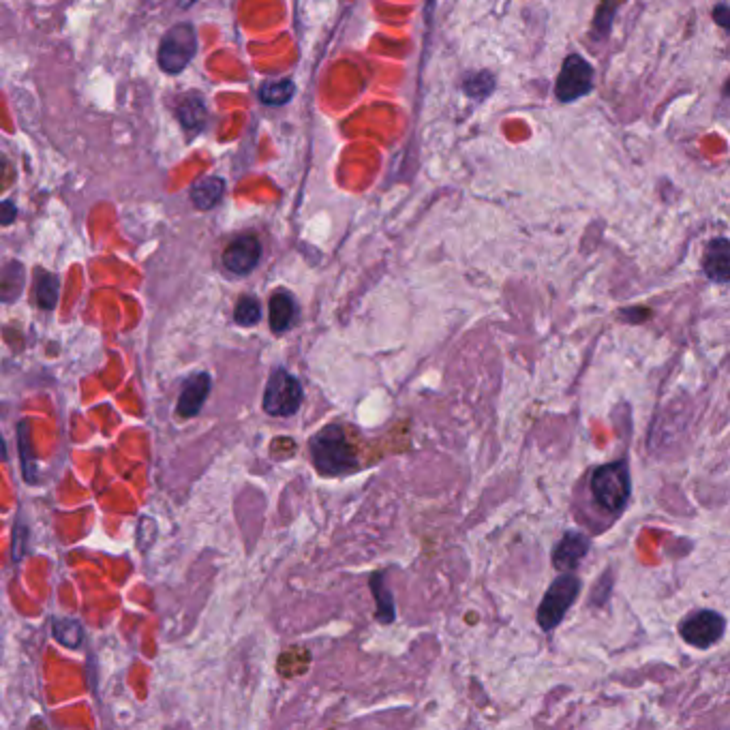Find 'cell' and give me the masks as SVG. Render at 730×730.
I'll return each instance as SVG.
<instances>
[{
  "mask_svg": "<svg viewBox=\"0 0 730 730\" xmlns=\"http://www.w3.org/2000/svg\"><path fill=\"white\" fill-rule=\"evenodd\" d=\"M677 630H679V636L690 647L707 651L711 647H716L724 638L726 619L718 611H711V608H701V611H694L686 619H683Z\"/></svg>",
  "mask_w": 730,
  "mask_h": 730,
  "instance_id": "obj_6",
  "label": "cell"
},
{
  "mask_svg": "<svg viewBox=\"0 0 730 730\" xmlns=\"http://www.w3.org/2000/svg\"><path fill=\"white\" fill-rule=\"evenodd\" d=\"M369 587L375 596V619L384 623V626H390V623L397 621V604H394L392 591L386 585L384 572L373 574L369 579Z\"/></svg>",
  "mask_w": 730,
  "mask_h": 730,
  "instance_id": "obj_13",
  "label": "cell"
},
{
  "mask_svg": "<svg viewBox=\"0 0 730 730\" xmlns=\"http://www.w3.org/2000/svg\"><path fill=\"white\" fill-rule=\"evenodd\" d=\"M581 589L583 583L576 574L564 572L561 576H557L551 587L546 589L544 598L538 606L536 621L542 632H553L564 623L572 604L581 596Z\"/></svg>",
  "mask_w": 730,
  "mask_h": 730,
  "instance_id": "obj_3",
  "label": "cell"
},
{
  "mask_svg": "<svg viewBox=\"0 0 730 730\" xmlns=\"http://www.w3.org/2000/svg\"><path fill=\"white\" fill-rule=\"evenodd\" d=\"M197 52V33L193 24H176L165 33L159 45V65L165 73H180Z\"/></svg>",
  "mask_w": 730,
  "mask_h": 730,
  "instance_id": "obj_5",
  "label": "cell"
},
{
  "mask_svg": "<svg viewBox=\"0 0 730 730\" xmlns=\"http://www.w3.org/2000/svg\"><path fill=\"white\" fill-rule=\"evenodd\" d=\"M713 18H716L718 20V24L720 26H728V7L726 5H720L716 11H713Z\"/></svg>",
  "mask_w": 730,
  "mask_h": 730,
  "instance_id": "obj_26",
  "label": "cell"
},
{
  "mask_svg": "<svg viewBox=\"0 0 730 730\" xmlns=\"http://www.w3.org/2000/svg\"><path fill=\"white\" fill-rule=\"evenodd\" d=\"M465 88H467V93L469 95H478V90H482V97L484 95H489L491 93V90H493V78H491V75L489 73H476V75H471V78H469V82L465 84Z\"/></svg>",
  "mask_w": 730,
  "mask_h": 730,
  "instance_id": "obj_22",
  "label": "cell"
},
{
  "mask_svg": "<svg viewBox=\"0 0 730 730\" xmlns=\"http://www.w3.org/2000/svg\"><path fill=\"white\" fill-rule=\"evenodd\" d=\"M18 217V208H15L13 202H0V225H11Z\"/></svg>",
  "mask_w": 730,
  "mask_h": 730,
  "instance_id": "obj_23",
  "label": "cell"
},
{
  "mask_svg": "<svg viewBox=\"0 0 730 730\" xmlns=\"http://www.w3.org/2000/svg\"><path fill=\"white\" fill-rule=\"evenodd\" d=\"M309 452L322 476H347L360 467L354 441L339 422H330L319 429L309 441Z\"/></svg>",
  "mask_w": 730,
  "mask_h": 730,
  "instance_id": "obj_2",
  "label": "cell"
},
{
  "mask_svg": "<svg viewBox=\"0 0 730 730\" xmlns=\"http://www.w3.org/2000/svg\"><path fill=\"white\" fill-rule=\"evenodd\" d=\"M18 446H20V454H22V469H24V478L26 482H35V456H33V446H30V424L24 420L20 422L18 427Z\"/></svg>",
  "mask_w": 730,
  "mask_h": 730,
  "instance_id": "obj_20",
  "label": "cell"
},
{
  "mask_svg": "<svg viewBox=\"0 0 730 730\" xmlns=\"http://www.w3.org/2000/svg\"><path fill=\"white\" fill-rule=\"evenodd\" d=\"M24 287V268L18 262H11L0 268V300L13 302L22 294Z\"/></svg>",
  "mask_w": 730,
  "mask_h": 730,
  "instance_id": "obj_17",
  "label": "cell"
},
{
  "mask_svg": "<svg viewBox=\"0 0 730 730\" xmlns=\"http://www.w3.org/2000/svg\"><path fill=\"white\" fill-rule=\"evenodd\" d=\"M11 180H13V170H11V165L7 163V159H5L3 155H0V187L9 185Z\"/></svg>",
  "mask_w": 730,
  "mask_h": 730,
  "instance_id": "obj_25",
  "label": "cell"
},
{
  "mask_svg": "<svg viewBox=\"0 0 730 730\" xmlns=\"http://www.w3.org/2000/svg\"><path fill=\"white\" fill-rule=\"evenodd\" d=\"M591 88H593L591 65L579 54L568 56L557 78V97L564 103L576 101L589 95Z\"/></svg>",
  "mask_w": 730,
  "mask_h": 730,
  "instance_id": "obj_7",
  "label": "cell"
},
{
  "mask_svg": "<svg viewBox=\"0 0 730 730\" xmlns=\"http://www.w3.org/2000/svg\"><path fill=\"white\" fill-rule=\"evenodd\" d=\"M296 93V86L292 80H279V82H268L260 88V99L272 108H279L285 105Z\"/></svg>",
  "mask_w": 730,
  "mask_h": 730,
  "instance_id": "obj_18",
  "label": "cell"
},
{
  "mask_svg": "<svg viewBox=\"0 0 730 730\" xmlns=\"http://www.w3.org/2000/svg\"><path fill=\"white\" fill-rule=\"evenodd\" d=\"M589 499L604 519L615 521L626 512L632 497V476L628 459L598 465L589 471Z\"/></svg>",
  "mask_w": 730,
  "mask_h": 730,
  "instance_id": "obj_1",
  "label": "cell"
},
{
  "mask_svg": "<svg viewBox=\"0 0 730 730\" xmlns=\"http://www.w3.org/2000/svg\"><path fill=\"white\" fill-rule=\"evenodd\" d=\"M195 5V0H178V7L180 9H189Z\"/></svg>",
  "mask_w": 730,
  "mask_h": 730,
  "instance_id": "obj_27",
  "label": "cell"
},
{
  "mask_svg": "<svg viewBox=\"0 0 730 730\" xmlns=\"http://www.w3.org/2000/svg\"><path fill=\"white\" fill-rule=\"evenodd\" d=\"M58 292H60V281L52 272L45 270H37L35 275V300L41 309L52 311L58 302Z\"/></svg>",
  "mask_w": 730,
  "mask_h": 730,
  "instance_id": "obj_16",
  "label": "cell"
},
{
  "mask_svg": "<svg viewBox=\"0 0 730 730\" xmlns=\"http://www.w3.org/2000/svg\"><path fill=\"white\" fill-rule=\"evenodd\" d=\"M176 116L182 123V127H185L191 135L200 133L204 123H206V103H204V99L197 93L187 95L185 99L178 103Z\"/></svg>",
  "mask_w": 730,
  "mask_h": 730,
  "instance_id": "obj_14",
  "label": "cell"
},
{
  "mask_svg": "<svg viewBox=\"0 0 730 730\" xmlns=\"http://www.w3.org/2000/svg\"><path fill=\"white\" fill-rule=\"evenodd\" d=\"M262 260V245L255 236H240L223 251V266L234 275H249Z\"/></svg>",
  "mask_w": 730,
  "mask_h": 730,
  "instance_id": "obj_9",
  "label": "cell"
},
{
  "mask_svg": "<svg viewBox=\"0 0 730 730\" xmlns=\"http://www.w3.org/2000/svg\"><path fill=\"white\" fill-rule=\"evenodd\" d=\"M591 551V540L579 529H570L553 549V566L559 572H574Z\"/></svg>",
  "mask_w": 730,
  "mask_h": 730,
  "instance_id": "obj_8",
  "label": "cell"
},
{
  "mask_svg": "<svg viewBox=\"0 0 730 730\" xmlns=\"http://www.w3.org/2000/svg\"><path fill=\"white\" fill-rule=\"evenodd\" d=\"M208 394H210V375L208 373L193 375L178 399V414L185 418L197 416Z\"/></svg>",
  "mask_w": 730,
  "mask_h": 730,
  "instance_id": "obj_11",
  "label": "cell"
},
{
  "mask_svg": "<svg viewBox=\"0 0 730 730\" xmlns=\"http://www.w3.org/2000/svg\"><path fill=\"white\" fill-rule=\"evenodd\" d=\"M304 401L300 379L287 369L272 371L264 390V412L275 418L294 416Z\"/></svg>",
  "mask_w": 730,
  "mask_h": 730,
  "instance_id": "obj_4",
  "label": "cell"
},
{
  "mask_svg": "<svg viewBox=\"0 0 730 730\" xmlns=\"http://www.w3.org/2000/svg\"><path fill=\"white\" fill-rule=\"evenodd\" d=\"M296 317H298V304L290 292L279 290L272 294V298H270V330L272 332L275 334L287 332L294 326Z\"/></svg>",
  "mask_w": 730,
  "mask_h": 730,
  "instance_id": "obj_12",
  "label": "cell"
},
{
  "mask_svg": "<svg viewBox=\"0 0 730 730\" xmlns=\"http://www.w3.org/2000/svg\"><path fill=\"white\" fill-rule=\"evenodd\" d=\"M234 319L238 326H245V328H251L255 324H260L262 319V304L260 300H257L255 296H242L236 304V311H234Z\"/></svg>",
  "mask_w": 730,
  "mask_h": 730,
  "instance_id": "obj_21",
  "label": "cell"
},
{
  "mask_svg": "<svg viewBox=\"0 0 730 730\" xmlns=\"http://www.w3.org/2000/svg\"><path fill=\"white\" fill-rule=\"evenodd\" d=\"M52 634L65 647H78L84 638V630L75 619H54Z\"/></svg>",
  "mask_w": 730,
  "mask_h": 730,
  "instance_id": "obj_19",
  "label": "cell"
},
{
  "mask_svg": "<svg viewBox=\"0 0 730 730\" xmlns=\"http://www.w3.org/2000/svg\"><path fill=\"white\" fill-rule=\"evenodd\" d=\"M223 193H225V180L217 176H208L191 189V202L200 210H210L212 206H217L221 202Z\"/></svg>",
  "mask_w": 730,
  "mask_h": 730,
  "instance_id": "obj_15",
  "label": "cell"
},
{
  "mask_svg": "<svg viewBox=\"0 0 730 730\" xmlns=\"http://www.w3.org/2000/svg\"><path fill=\"white\" fill-rule=\"evenodd\" d=\"M703 270L707 279L718 285H726L730 281V245L726 238H716L709 242L703 260Z\"/></svg>",
  "mask_w": 730,
  "mask_h": 730,
  "instance_id": "obj_10",
  "label": "cell"
},
{
  "mask_svg": "<svg viewBox=\"0 0 730 730\" xmlns=\"http://www.w3.org/2000/svg\"><path fill=\"white\" fill-rule=\"evenodd\" d=\"M611 589H613V576L606 572V574L602 576V579H600V585L596 587V593H600V596H602L600 606H604V604H606L608 596H611Z\"/></svg>",
  "mask_w": 730,
  "mask_h": 730,
  "instance_id": "obj_24",
  "label": "cell"
}]
</instances>
